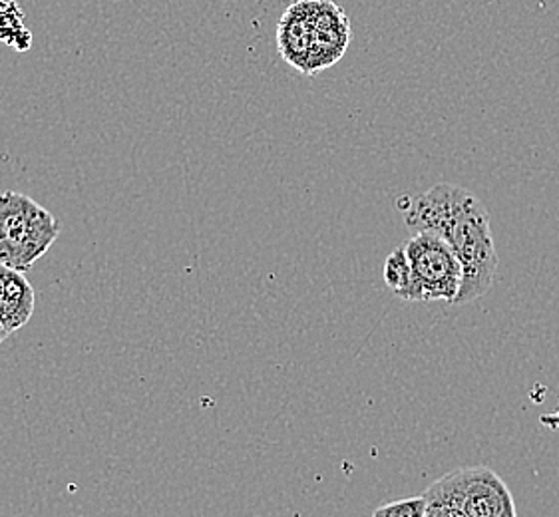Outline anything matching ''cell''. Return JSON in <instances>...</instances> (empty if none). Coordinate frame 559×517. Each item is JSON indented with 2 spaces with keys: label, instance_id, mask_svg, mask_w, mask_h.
Instances as JSON below:
<instances>
[{
  "label": "cell",
  "instance_id": "6da1fadb",
  "mask_svg": "<svg viewBox=\"0 0 559 517\" xmlns=\"http://www.w3.org/2000/svg\"><path fill=\"white\" fill-rule=\"evenodd\" d=\"M401 207L404 224L418 231L442 237L462 265V287L454 304L474 303L492 289L498 270V251L493 245L490 214L474 193L438 183Z\"/></svg>",
  "mask_w": 559,
  "mask_h": 517
},
{
  "label": "cell",
  "instance_id": "7a4b0ae2",
  "mask_svg": "<svg viewBox=\"0 0 559 517\" xmlns=\"http://www.w3.org/2000/svg\"><path fill=\"white\" fill-rule=\"evenodd\" d=\"M350 21L333 0H295L277 24V48L289 67L314 76L347 52Z\"/></svg>",
  "mask_w": 559,
  "mask_h": 517
},
{
  "label": "cell",
  "instance_id": "3957f363",
  "mask_svg": "<svg viewBox=\"0 0 559 517\" xmlns=\"http://www.w3.org/2000/svg\"><path fill=\"white\" fill-rule=\"evenodd\" d=\"M60 224L40 203L21 192L0 193V263L14 270L33 269L60 236Z\"/></svg>",
  "mask_w": 559,
  "mask_h": 517
},
{
  "label": "cell",
  "instance_id": "277c9868",
  "mask_svg": "<svg viewBox=\"0 0 559 517\" xmlns=\"http://www.w3.org/2000/svg\"><path fill=\"white\" fill-rule=\"evenodd\" d=\"M413 279L403 297L406 303L447 301L454 304L462 287V265L442 237L418 231L403 245Z\"/></svg>",
  "mask_w": 559,
  "mask_h": 517
},
{
  "label": "cell",
  "instance_id": "5b68a950",
  "mask_svg": "<svg viewBox=\"0 0 559 517\" xmlns=\"http://www.w3.org/2000/svg\"><path fill=\"white\" fill-rule=\"evenodd\" d=\"M468 517H518L514 495L488 466H464L430 485Z\"/></svg>",
  "mask_w": 559,
  "mask_h": 517
},
{
  "label": "cell",
  "instance_id": "8992f818",
  "mask_svg": "<svg viewBox=\"0 0 559 517\" xmlns=\"http://www.w3.org/2000/svg\"><path fill=\"white\" fill-rule=\"evenodd\" d=\"M36 294L21 270L0 263V325L9 335L21 330L33 318Z\"/></svg>",
  "mask_w": 559,
  "mask_h": 517
},
{
  "label": "cell",
  "instance_id": "52a82bcc",
  "mask_svg": "<svg viewBox=\"0 0 559 517\" xmlns=\"http://www.w3.org/2000/svg\"><path fill=\"white\" fill-rule=\"evenodd\" d=\"M0 43L19 52H26L33 36L24 26V12L12 0H0Z\"/></svg>",
  "mask_w": 559,
  "mask_h": 517
},
{
  "label": "cell",
  "instance_id": "ba28073f",
  "mask_svg": "<svg viewBox=\"0 0 559 517\" xmlns=\"http://www.w3.org/2000/svg\"><path fill=\"white\" fill-rule=\"evenodd\" d=\"M384 282L396 297L403 299L408 287H411V279H413V270H411V263L404 253V248L394 249L391 255L384 261Z\"/></svg>",
  "mask_w": 559,
  "mask_h": 517
},
{
  "label": "cell",
  "instance_id": "9c48e42d",
  "mask_svg": "<svg viewBox=\"0 0 559 517\" xmlns=\"http://www.w3.org/2000/svg\"><path fill=\"white\" fill-rule=\"evenodd\" d=\"M426 506V495H414L379 507L372 517H425Z\"/></svg>",
  "mask_w": 559,
  "mask_h": 517
},
{
  "label": "cell",
  "instance_id": "30bf717a",
  "mask_svg": "<svg viewBox=\"0 0 559 517\" xmlns=\"http://www.w3.org/2000/svg\"><path fill=\"white\" fill-rule=\"evenodd\" d=\"M426 516L425 517H468L456 504H452L447 497L432 492L430 488L426 490Z\"/></svg>",
  "mask_w": 559,
  "mask_h": 517
},
{
  "label": "cell",
  "instance_id": "8fae6325",
  "mask_svg": "<svg viewBox=\"0 0 559 517\" xmlns=\"http://www.w3.org/2000/svg\"><path fill=\"white\" fill-rule=\"evenodd\" d=\"M542 424H546V426L554 428V430H559V412L558 414H554V417L542 418Z\"/></svg>",
  "mask_w": 559,
  "mask_h": 517
},
{
  "label": "cell",
  "instance_id": "7c38bea8",
  "mask_svg": "<svg viewBox=\"0 0 559 517\" xmlns=\"http://www.w3.org/2000/svg\"><path fill=\"white\" fill-rule=\"evenodd\" d=\"M7 338H9V330H7L4 326L0 325V345H2Z\"/></svg>",
  "mask_w": 559,
  "mask_h": 517
}]
</instances>
